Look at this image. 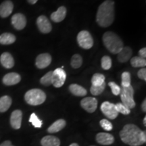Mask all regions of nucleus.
I'll return each instance as SVG.
<instances>
[{
    "mask_svg": "<svg viewBox=\"0 0 146 146\" xmlns=\"http://www.w3.org/2000/svg\"><path fill=\"white\" fill-rule=\"evenodd\" d=\"M120 137L124 143L130 146H139L146 142V133L133 124L126 125L120 131Z\"/></svg>",
    "mask_w": 146,
    "mask_h": 146,
    "instance_id": "1",
    "label": "nucleus"
},
{
    "mask_svg": "<svg viewBox=\"0 0 146 146\" xmlns=\"http://www.w3.org/2000/svg\"><path fill=\"white\" fill-rule=\"evenodd\" d=\"M114 1L106 0L98 8L96 21L102 27H108L114 21Z\"/></svg>",
    "mask_w": 146,
    "mask_h": 146,
    "instance_id": "2",
    "label": "nucleus"
},
{
    "mask_svg": "<svg viewBox=\"0 0 146 146\" xmlns=\"http://www.w3.org/2000/svg\"><path fill=\"white\" fill-rule=\"evenodd\" d=\"M103 42L107 50L113 54H118L123 48V42L113 32H106L103 35Z\"/></svg>",
    "mask_w": 146,
    "mask_h": 146,
    "instance_id": "3",
    "label": "nucleus"
},
{
    "mask_svg": "<svg viewBox=\"0 0 146 146\" xmlns=\"http://www.w3.org/2000/svg\"><path fill=\"white\" fill-rule=\"evenodd\" d=\"M25 100L29 105H41L46 100V95H45L44 91L41 90V89H33L29 90L25 94Z\"/></svg>",
    "mask_w": 146,
    "mask_h": 146,
    "instance_id": "4",
    "label": "nucleus"
},
{
    "mask_svg": "<svg viewBox=\"0 0 146 146\" xmlns=\"http://www.w3.org/2000/svg\"><path fill=\"white\" fill-rule=\"evenodd\" d=\"M134 90L133 87L130 85L128 87H122L120 89V99L122 100V104H123L128 108L132 109L135 107V102L133 98Z\"/></svg>",
    "mask_w": 146,
    "mask_h": 146,
    "instance_id": "5",
    "label": "nucleus"
},
{
    "mask_svg": "<svg viewBox=\"0 0 146 146\" xmlns=\"http://www.w3.org/2000/svg\"><path fill=\"white\" fill-rule=\"evenodd\" d=\"M77 42L79 46L85 50H89L94 45V39L87 31H81L78 33Z\"/></svg>",
    "mask_w": 146,
    "mask_h": 146,
    "instance_id": "6",
    "label": "nucleus"
},
{
    "mask_svg": "<svg viewBox=\"0 0 146 146\" xmlns=\"http://www.w3.org/2000/svg\"><path fill=\"white\" fill-rule=\"evenodd\" d=\"M66 79V73L62 68H56L52 73V85L56 88L61 87Z\"/></svg>",
    "mask_w": 146,
    "mask_h": 146,
    "instance_id": "7",
    "label": "nucleus"
},
{
    "mask_svg": "<svg viewBox=\"0 0 146 146\" xmlns=\"http://www.w3.org/2000/svg\"><path fill=\"white\" fill-rule=\"evenodd\" d=\"M101 110L107 118L111 120L115 119L118 115V113L115 108V104L109 102H104L102 103L101 105Z\"/></svg>",
    "mask_w": 146,
    "mask_h": 146,
    "instance_id": "8",
    "label": "nucleus"
},
{
    "mask_svg": "<svg viewBox=\"0 0 146 146\" xmlns=\"http://www.w3.org/2000/svg\"><path fill=\"white\" fill-rule=\"evenodd\" d=\"M36 25L39 30L42 33L47 34L52 31V26L48 18L45 16L41 15L39 16L36 20Z\"/></svg>",
    "mask_w": 146,
    "mask_h": 146,
    "instance_id": "9",
    "label": "nucleus"
},
{
    "mask_svg": "<svg viewBox=\"0 0 146 146\" xmlns=\"http://www.w3.org/2000/svg\"><path fill=\"white\" fill-rule=\"evenodd\" d=\"M81 107L89 113H93L96 110L98 107V100L96 98L87 97L81 102Z\"/></svg>",
    "mask_w": 146,
    "mask_h": 146,
    "instance_id": "10",
    "label": "nucleus"
},
{
    "mask_svg": "<svg viewBox=\"0 0 146 146\" xmlns=\"http://www.w3.org/2000/svg\"><path fill=\"white\" fill-rule=\"evenodd\" d=\"M51 63H52V56L47 53L41 54L36 58L35 65L39 69L45 68L50 66Z\"/></svg>",
    "mask_w": 146,
    "mask_h": 146,
    "instance_id": "11",
    "label": "nucleus"
},
{
    "mask_svg": "<svg viewBox=\"0 0 146 146\" xmlns=\"http://www.w3.org/2000/svg\"><path fill=\"white\" fill-rule=\"evenodd\" d=\"M12 24L13 27L16 30H23V29L26 27L27 25V19L25 15L23 14L17 13L12 16Z\"/></svg>",
    "mask_w": 146,
    "mask_h": 146,
    "instance_id": "12",
    "label": "nucleus"
},
{
    "mask_svg": "<svg viewBox=\"0 0 146 146\" xmlns=\"http://www.w3.org/2000/svg\"><path fill=\"white\" fill-rule=\"evenodd\" d=\"M23 112L20 110H16L12 113L10 116V124L14 129H19L21 127Z\"/></svg>",
    "mask_w": 146,
    "mask_h": 146,
    "instance_id": "13",
    "label": "nucleus"
},
{
    "mask_svg": "<svg viewBox=\"0 0 146 146\" xmlns=\"http://www.w3.org/2000/svg\"><path fill=\"white\" fill-rule=\"evenodd\" d=\"M21 81V76L19 74L16 72H10L3 76L2 81L4 85L11 86L20 83Z\"/></svg>",
    "mask_w": 146,
    "mask_h": 146,
    "instance_id": "14",
    "label": "nucleus"
},
{
    "mask_svg": "<svg viewBox=\"0 0 146 146\" xmlns=\"http://www.w3.org/2000/svg\"><path fill=\"white\" fill-rule=\"evenodd\" d=\"M14 9V4L10 0H6L0 5V16L6 18L12 13Z\"/></svg>",
    "mask_w": 146,
    "mask_h": 146,
    "instance_id": "15",
    "label": "nucleus"
},
{
    "mask_svg": "<svg viewBox=\"0 0 146 146\" xmlns=\"http://www.w3.org/2000/svg\"><path fill=\"white\" fill-rule=\"evenodd\" d=\"M96 141L101 145H108L114 143V137L109 133H100L96 135Z\"/></svg>",
    "mask_w": 146,
    "mask_h": 146,
    "instance_id": "16",
    "label": "nucleus"
},
{
    "mask_svg": "<svg viewBox=\"0 0 146 146\" xmlns=\"http://www.w3.org/2000/svg\"><path fill=\"white\" fill-rule=\"evenodd\" d=\"M0 62L5 68H12L14 66V58L10 53L4 52L0 56Z\"/></svg>",
    "mask_w": 146,
    "mask_h": 146,
    "instance_id": "17",
    "label": "nucleus"
},
{
    "mask_svg": "<svg viewBox=\"0 0 146 146\" xmlns=\"http://www.w3.org/2000/svg\"><path fill=\"white\" fill-rule=\"evenodd\" d=\"M67 13V10L64 6H61L58 9L57 11L53 12L51 14V19L54 23H60L63 21L66 18Z\"/></svg>",
    "mask_w": 146,
    "mask_h": 146,
    "instance_id": "18",
    "label": "nucleus"
},
{
    "mask_svg": "<svg viewBox=\"0 0 146 146\" xmlns=\"http://www.w3.org/2000/svg\"><path fill=\"white\" fill-rule=\"evenodd\" d=\"M133 51L131 47H123L122 50L118 54V60L120 62L124 63L127 62L131 58Z\"/></svg>",
    "mask_w": 146,
    "mask_h": 146,
    "instance_id": "19",
    "label": "nucleus"
},
{
    "mask_svg": "<svg viewBox=\"0 0 146 146\" xmlns=\"http://www.w3.org/2000/svg\"><path fill=\"white\" fill-rule=\"evenodd\" d=\"M42 146H60V141L56 137L52 135H47L41 139Z\"/></svg>",
    "mask_w": 146,
    "mask_h": 146,
    "instance_id": "20",
    "label": "nucleus"
},
{
    "mask_svg": "<svg viewBox=\"0 0 146 146\" xmlns=\"http://www.w3.org/2000/svg\"><path fill=\"white\" fill-rule=\"evenodd\" d=\"M66 123L64 119H59L54 122L52 125L47 129V131L50 133H55L59 132L62 129H63L65 127Z\"/></svg>",
    "mask_w": 146,
    "mask_h": 146,
    "instance_id": "21",
    "label": "nucleus"
},
{
    "mask_svg": "<svg viewBox=\"0 0 146 146\" xmlns=\"http://www.w3.org/2000/svg\"><path fill=\"white\" fill-rule=\"evenodd\" d=\"M69 90L74 96L83 97L86 96L87 91L84 87L77 84H72L69 86Z\"/></svg>",
    "mask_w": 146,
    "mask_h": 146,
    "instance_id": "22",
    "label": "nucleus"
},
{
    "mask_svg": "<svg viewBox=\"0 0 146 146\" xmlns=\"http://www.w3.org/2000/svg\"><path fill=\"white\" fill-rule=\"evenodd\" d=\"M12 98L8 96L0 98V112H5L10 108L12 105Z\"/></svg>",
    "mask_w": 146,
    "mask_h": 146,
    "instance_id": "23",
    "label": "nucleus"
},
{
    "mask_svg": "<svg viewBox=\"0 0 146 146\" xmlns=\"http://www.w3.org/2000/svg\"><path fill=\"white\" fill-rule=\"evenodd\" d=\"M16 41V36L13 34L5 33L0 35V43L2 45H10Z\"/></svg>",
    "mask_w": 146,
    "mask_h": 146,
    "instance_id": "24",
    "label": "nucleus"
},
{
    "mask_svg": "<svg viewBox=\"0 0 146 146\" xmlns=\"http://www.w3.org/2000/svg\"><path fill=\"white\" fill-rule=\"evenodd\" d=\"M105 83V76L104 74L96 73L91 78V83L94 86H100Z\"/></svg>",
    "mask_w": 146,
    "mask_h": 146,
    "instance_id": "25",
    "label": "nucleus"
},
{
    "mask_svg": "<svg viewBox=\"0 0 146 146\" xmlns=\"http://www.w3.org/2000/svg\"><path fill=\"white\" fill-rule=\"evenodd\" d=\"M131 64L133 67L138 68V67H145L146 66V60L139 56H135L131 59Z\"/></svg>",
    "mask_w": 146,
    "mask_h": 146,
    "instance_id": "26",
    "label": "nucleus"
},
{
    "mask_svg": "<svg viewBox=\"0 0 146 146\" xmlns=\"http://www.w3.org/2000/svg\"><path fill=\"white\" fill-rule=\"evenodd\" d=\"M71 66L73 68H78L83 64V58L79 54H74L71 58Z\"/></svg>",
    "mask_w": 146,
    "mask_h": 146,
    "instance_id": "27",
    "label": "nucleus"
},
{
    "mask_svg": "<svg viewBox=\"0 0 146 146\" xmlns=\"http://www.w3.org/2000/svg\"><path fill=\"white\" fill-rule=\"evenodd\" d=\"M122 87H128L131 85V74L129 72H124L121 76Z\"/></svg>",
    "mask_w": 146,
    "mask_h": 146,
    "instance_id": "28",
    "label": "nucleus"
},
{
    "mask_svg": "<svg viewBox=\"0 0 146 146\" xmlns=\"http://www.w3.org/2000/svg\"><path fill=\"white\" fill-rule=\"evenodd\" d=\"M52 71H50L45 74L43 77L40 79V83L45 86H50L52 84Z\"/></svg>",
    "mask_w": 146,
    "mask_h": 146,
    "instance_id": "29",
    "label": "nucleus"
},
{
    "mask_svg": "<svg viewBox=\"0 0 146 146\" xmlns=\"http://www.w3.org/2000/svg\"><path fill=\"white\" fill-rule=\"evenodd\" d=\"M112 59L108 56H104L102 58L101 65L104 70H109L112 67Z\"/></svg>",
    "mask_w": 146,
    "mask_h": 146,
    "instance_id": "30",
    "label": "nucleus"
},
{
    "mask_svg": "<svg viewBox=\"0 0 146 146\" xmlns=\"http://www.w3.org/2000/svg\"><path fill=\"white\" fill-rule=\"evenodd\" d=\"M29 122L31 123L33 125L35 128H41L42 127V121L38 118L35 113H33L29 118Z\"/></svg>",
    "mask_w": 146,
    "mask_h": 146,
    "instance_id": "31",
    "label": "nucleus"
},
{
    "mask_svg": "<svg viewBox=\"0 0 146 146\" xmlns=\"http://www.w3.org/2000/svg\"><path fill=\"white\" fill-rule=\"evenodd\" d=\"M106 87V83L102 84V85H100V86H92L91 87L90 91L91 94L94 95V96H99L104 91Z\"/></svg>",
    "mask_w": 146,
    "mask_h": 146,
    "instance_id": "32",
    "label": "nucleus"
},
{
    "mask_svg": "<svg viewBox=\"0 0 146 146\" xmlns=\"http://www.w3.org/2000/svg\"><path fill=\"white\" fill-rule=\"evenodd\" d=\"M115 108H116V110L118 113H121L124 115H128L131 113V110L128 108L127 106H125L122 103H118L115 104Z\"/></svg>",
    "mask_w": 146,
    "mask_h": 146,
    "instance_id": "33",
    "label": "nucleus"
},
{
    "mask_svg": "<svg viewBox=\"0 0 146 146\" xmlns=\"http://www.w3.org/2000/svg\"><path fill=\"white\" fill-rule=\"evenodd\" d=\"M100 126H101V127L106 131H110L112 130V128H113L112 125L109 120H108L106 119H102L100 120Z\"/></svg>",
    "mask_w": 146,
    "mask_h": 146,
    "instance_id": "34",
    "label": "nucleus"
},
{
    "mask_svg": "<svg viewBox=\"0 0 146 146\" xmlns=\"http://www.w3.org/2000/svg\"><path fill=\"white\" fill-rule=\"evenodd\" d=\"M108 85L110 87L111 89H112V94L114 95V96H118L120 95V89L121 88L118 86V85L114 82H110L108 83Z\"/></svg>",
    "mask_w": 146,
    "mask_h": 146,
    "instance_id": "35",
    "label": "nucleus"
},
{
    "mask_svg": "<svg viewBox=\"0 0 146 146\" xmlns=\"http://www.w3.org/2000/svg\"><path fill=\"white\" fill-rule=\"evenodd\" d=\"M137 76L140 79L146 81V69L145 68H141L137 72Z\"/></svg>",
    "mask_w": 146,
    "mask_h": 146,
    "instance_id": "36",
    "label": "nucleus"
},
{
    "mask_svg": "<svg viewBox=\"0 0 146 146\" xmlns=\"http://www.w3.org/2000/svg\"><path fill=\"white\" fill-rule=\"evenodd\" d=\"M139 57L141 58H143V59H145L146 58V48L145 47H143V48L141 49L139 52Z\"/></svg>",
    "mask_w": 146,
    "mask_h": 146,
    "instance_id": "37",
    "label": "nucleus"
},
{
    "mask_svg": "<svg viewBox=\"0 0 146 146\" xmlns=\"http://www.w3.org/2000/svg\"><path fill=\"white\" fill-rule=\"evenodd\" d=\"M0 146H14L12 145V143H11V141H5L3 142L0 145Z\"/></svg>",
    "mask_w": 146,
    "mask_h": 146,
    "instance_id": "38",
    "label": "nucleus"
},
{
    "mask_svg": "<svg viewBox=\"0 0 146 146\" xmlns=\"http://www.w3.org/2000/svg\"><path fill=\"white\" fill-rule=\"evenodd\" d=\"M141 109L144 112H146V100H145L141 104Z\"/></svg>",
    "mask_w": 146,
    "mask_h": 146,
    "instance_id": "39",
    "label": "nucleus"
},
{
    "mask_svg": "<svg viewBox=\"0 0 146 146\" xmlns=\"http://www.w3.org/2000/svg\"><path fill=\"white\" fill-rule=\"evenodd\" d=\"M38 0H27V1L30 3V4H35V3L37 2Z\"/></svg>",
    "mask_w": 146,
    "mask_h": 146,
    "instance_id": "40",
    "label": "nucleus"
},
{
    "mask_svg": "<svg viewBox=\"0 0 146 146\" xmlns=\"http://www.w3.org/2000/svg\"><path fill=\"white\" fill-rule=\"evenodd\" d=\"M143 124H144V126H146V117H144L143 118Z\"/></svg>",
    "mask_w": 146,
    "mask_h": 146,
    "instance_id": "41",
    "label": "nucleus"
},
{
    "mask_svg": "<svg viewBox=\"0 0 146 146\" xmlns=\"http://www.w3.org/2000/svg\"><path fill=\"white\" fill-rule=\"evenodd\" d=\"M69 146H79V145H78L77 143H72V144H71V145H70Z\"/></svg>",
    "mask_w": 146,
    "mask_h": 146,
    "instance_id": "42",
    "label": "nucleus"
},
{
    "mask_svg": "<svg viewBox=\"0 0 146 146\" xmlns=\"http://www.w3.org/2000/svg\"><path fill=\"white\" fill-rule=\"evenodd\" d=\"M91 146H94V145H91Z\"/></svg>",
    "mask_w": 146,
    "mask_h": 146,
    "instance_id": "43",
    "label": "nucleus"
}]
</instances>
